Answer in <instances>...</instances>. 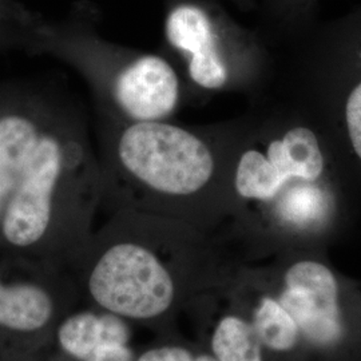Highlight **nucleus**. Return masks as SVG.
Segmentation results:
<instances>
[{
  "label": "nucleus",
  "mask_w": 361,
  "mask_h": 361,
  "mask_svg": "<svg viewBox=\"0 0 361 361\" xmlns=\"http://www.w3.org/2000/svg\"><path fill=\"white\" fill-rule=\"evenodd\" d=\"M37 18L38 13L30 23H13L0 20V52L8 50H25L30 52L32 27Z\"/></svg>",
  "instance_id": "4468645a"
},
{
  "label": "nucleus",
  "mask_w": 361,
  "mask_h": 361,
  "mask_svg": "<svg viewBox=\"0 0 361 361\" xmlns=\"http://www.w3.org/2000/svg\"><path fill=\"white\" fill-rule=\"evenodd\" d=\"M102 190L87 119L66 92L31 80L0 83V246L44 245L65 205Z\"/></svg>",
  "instance_id": "f257e3e1"
},
{
  "label": "nucleus",
  "mask_w": 361,
  "mask_h": 361,
  "mask_svg": "<svg viewBox=\"0 0 361 361\" xmlns=\"http://www.w3.org/2000/svg\"><path fill=\"white\" fill-rule=\"evenodd\" d=\"M51 313V298L38 285L0 280V328L35 332L49 323Z\"/></svg>",
  "instance_id": "9d476101"
},
{
  "label": "nucleus",
  "mask_w": 361,
  "mask_h": 361,
  "mask_svg": "<svg viewBox=\"0 0 361 361\" xmlns=\"http://www.w3.org/2000/svg\"><path fill=\"white\" fill-rule=\"evenodd\" d=\"M271 50V90L313 119L352 193L361 192V6L332 20L317 19Z\"/></svg>",
  "instance_id": "20e7f679"
},
{
  "label": "nucleus",
  "mask_w": 361,
  "mask_h": 361,
  "mask_svg": "<svg viewBox=\"0 0 361 361\" xmlns=\"http://www.w3.org/2000/svg\"><path fill=\"white\" fill-rule=\"evenodd\" d=\"M35 15L16 0H0V20L3 22L30 23Z\"/></svg>",
  "instance_id": "dca6fc26"
},
{
  "label": "nucleus",
  "mask_w": 361,
  "mask_h": 361,
  "mask_svg": "<svg viewBox=\"0 0 361 361\" xmlns=\"http://www.w3.org/2000/svg\"><path fill=\"white\" fill-rule=\"evenodd\" d=\"M94 16L86 6L59 20L39 15L30 52L71 66L89 85L97 116L119 122L171 119L186 97L177 67L166 55L104 38Z\"/></svg>",
  "instance_id": "39448f33"
},
{
  "label": "nucleus",
  "mask_w": 361,
  "mask_h": 361,
  "mask_svg": "<svg viewBox=\"0 0 361 361\" xmlns=\"http://www.w3.org/2000/svg\"><path fill=\"white\" fill-rule=\"evenodd\" d=\"M235 118L210 125L171 119L119 122L98 116L97 153L102 188L142 194L153 201H228V171Z\"/></svg>",
  "instance_id": "7ed1b4c3"
},
{
  "label": "nucleus",
  "mask_w": 361,
  "mask_h": 361,
  "mask_svg": "<svg viewBox=\"0 0 361 361\" xmlns=\"http://www.w3.org/2000/svg\"><path fill=\"white\" fill-rule=\"evenodd\" d=\"M225 1L232 3L237 8H240L241 11H245V13L257 10L258 7L257 0H225Z\"/></svg>",
  "instance_id": "a211bd4d"
},
{
  "label": "nucleus",
  "mask_w": 361,
  "mask_h": 361,
  "mask_svg": "<svg viewBox=\"0 0 361 361\" xmlns=\"http://www.w3.org/2000/svg\"><path fill=\"white\" fill-rule=\"evenodd\" d=\"M279 301L296 322L301 338L316 348H332L344 336L338 281L316 258H298L285 271Z\"/></svg>",
  "instance_id": "6e6552de"
},
{
  "label": "nucleus",
  "mask_w": 361,
  "mask_h": 361,
  "mask_svg": "<svg viewBox=\"0 0 361 361\" xmlns=\"http://www.w3.org/2000/svg\"><path fill=\"white\" fill-rule=\"evenodd\" d=\"M94 300L118 316L150 319L168 310L174 283L154 249L142 241H111L90 274Z\"/></svg>",
  "instance_id": "0eeeda50"
},
{
  "label": "nucleus",
  "mask_w": 361,
  "mask_h": 361,
  "mask_svg": "<svg viewBox=\"0 0 361 361\" xmlns=\"http://www.w3.org/2000/svg\"><path fill=\"white\" fill-rule=\"evenodd\" d=\"M252 325L262 347L274 352H289L301 340L296 322L279 298L262 297L255 310Z\"/></svg>",
  "instance_id": "f8f14e48"
},
{
  "label": "nucleus",
  "mask_w": 361,
  "mask_h": 361,
  "mask_svg": "<svg viewBox=\"0 0 361 361\" xmlns=\"http://www.w3.org/2000/svg\"><path fill=\"white\" fill-rule=\"evenodd\" d=\"M320 0H261L259 32L273 47L317 20Z\"/></svg>",
  "instance_id": "9b49d317"
},
{
  "label": "nucleus",
  "mask_w": 361,
  "mask_h": 361,
  "mask_svg": "<svg viewBox=\"0 0 361 361\" xmlns=\"http://www.w3.org/2000/svg\"><path fill=\"white\" fill-rule=\"evenodd\" d=\"M164 42L195 101L243 94L252 102L271 90L274 55L259 30L238 23L219 0H168Z\"/></svg>",
  "instance_id": "423d86ee"
},
{
  "label": "nucleus",
  "mask_w": 361,
  "mask_h": 361,
  "mask_svg": "<svg viewBox=\"0 0 361 361\" xmlns=\"http://www.w3.org/2000/svg\"><path fill=\"white\" fill-rule=\"evenodd\" d=\"M58 338L67 353L86 361L104 344H128L129 328L116 314L79 313L62 324Z\"/></svg>",
  "instance_id": "1a4fd4ad"
},
{
  "label": "nucleus",
  "mask_w": 361,
  "mask_h": 361,
  "mask_svg": "<svg viewBox=\"0 0 361 361\" xmlns=\"http://www.w3.org/2000/svg\"><path fill=\"white\" fill-rule=\"evenodd\" d=\"M262 344L252 323L237 317H224L212 338L213 355L219 361H264Z\"/></svg>",
  "instance_id": "ddd939ff"
},
{
  "label": "nucleus",
  "mask_w": 361,
  "mask_h": 361,
  "mask_svg": "<svg viewBox=\"0 0 361 361\" xmlns=\"http://www.w3.org/2000/svg\"><path fill=\"white\" fill-rule=\"evenodd\" d=\"M138 361H219L214 356H193L189 350L180 347H164L143 353Z\"/></svg>",
  "instance_id": "2eb2a0df"
},
{
  "label": "nucleus",
  "mask_w": 361,
  "mask_h": 361,
  "mask_svg": "<svg viewBox=\"0 0 361 361\" xmlns=\"http://www.w3.org/2000/svg\"><path fill=\"white\" fill-rule=\"evenodd\" d=\"M133 355L128 344H104L86 361H131Z\"/></svg>",
  "instance_id": "f3484780"
},
{
  "label": "nucleus",
  "mask_w": 361,
  "mask_h": 361,
  "mask_svg": "<svg viewBox=\"0 0 361 361\" xmlns=\"http://www.w3.org/2000/svg\"><path fill=\"white\" fill-rule=\"evenodd\" d=\"M235 121L228 202L246 207L274 237L331 232L352 190L313 119L269 90Z\"/></svg>",
  "instance_id": "f03ea898"
}]
</instances>
